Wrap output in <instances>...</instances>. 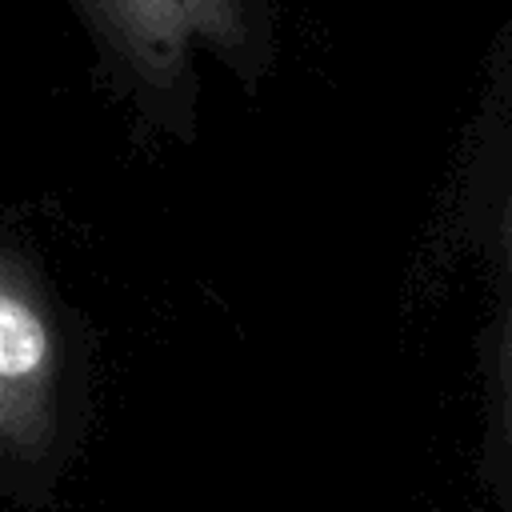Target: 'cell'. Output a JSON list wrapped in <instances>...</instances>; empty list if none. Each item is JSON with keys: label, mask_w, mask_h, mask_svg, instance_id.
Returning <instances> with one entry per match:
<instances>
[{"label": "cell", "mask_w": 512, "mask_h": 512, "mask_svg": "<svg viewBox=\"0 0 512 512\" xmlns=\"http://www.w3.org/2000/svg\"><path fill=\"white\" fill-rule=\"evenodd\" d=\"M96 48L140 92H172L196 52L244 60L256 48L252 0H72Z\"/></svg>", "instance_id": "cell-1"}, {"label": "cell", "mask_w": 512, "mask_h": 512, "mask_svg": "<svg viewBox=\"0 0 512 512\" xmlns=\"http://www.w3.org/2000/svg\"><path fill=\"white\" fill-rule=\"evenodd\" d=\"M52 340L24 292L0 284V444H32L48 416Z\"/></svg>", "instance_id": "cell-2"}, {"label": "cell", "mask_w": 512, "mask_h": 512, "mask_svg": "<svg viewBox=\"0 0 512 512\" xmlns=\"http://www.w3.org/2000/svg\"><path fill=\"white\" fill-rule=\"evenodd\" d=\"M504 388H508V420H512V324H508V344H504Z\"/></svg>", "instance_id": "cell-3"}]
</instances>
